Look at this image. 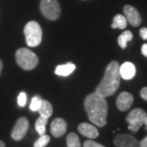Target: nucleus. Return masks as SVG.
<instances>
[{
    "label": "nucleus",
    "mask_w": 147,
    "mask_h": 147,
    "mask_svg": "<svg viewBox=\"0 0 147 147\" xmlns=\"http://www.w3.org/2000/svg\"><path fill=\"white\" fill-rule=\"evenodd\" d=\"M78 130L83 136L90 139H95L99 135L97 128L93 125L87 123H80L78 126Z\"/></svg>",
    "instance_id": "nucleus-13"
},
{
    "label": "nucleus",
    "mask_w": 147,
    "mask_h": 147,
    "mask_svg": "<svg viewBox=\"0 0 147 147\" xmlns=\"http://www.w3.org/2000/svg\"><path fill=\"white\" fill-rule=\"evenodd\" d=\"M39 115L46 119H49L53 115V109L52 104L47 100H42L40 108L38 110Z\"/></svg>",
    "instance_id": "nucleus-15"
},
{
    "label": "nucleus",
    "mask_w": 147,
    "mask_h": 147,
    "mask_svg": "<svg viewBox=\"0 0 147 147\" xmlns=\"http://www.w3.org/2000/svg\"><path fill=\"white\" fill-rule=\"evenodd\" d=\"M0 147H6L5 144H4V142H2L1 140H0Z\"/></svg>",
    "instance_id": "nucleus-30"
},
{
    "label": "nucleus",
    "mask_w": 147,
    "mask_h": 147,
    "mask_svg": "<svg viewBox=\"0 0 147 147\" xmlns=\"http://www.w3.org/2000/svg\"><path fill=\"white\" fill-rule=\"evenodd\" d=\"M119 64L116 61H111L105 69V74L95 92L101 96H110L119 89L120 84Z\"/></svg>",
    "instance_id": "nucleus-2"
},
{
    "label": "nucleus",
    "mask_w": 147,
    "mask_h": 147,
    "mask_svg": "<svg viewBox=\"0 0 147 147\" xmlns=\"http://www.w3.org/2000/svg\"><path fill=\"white\" fill-rule=\"evenodd\" d=\"M119 74L122 79L130 80L133 79L136 74V67L134 64L127 61L119 66Z\"/></svg>",
    "instance_id": "nucleus-12"
},
{
    "label": "nucleus",
    "mask_w": 147,
    "mask_h": 147,
    "mask_svg": "<svg viewBox=\"0 0 147 147\" xmlns=\"http://www.w3.org/2000/svg\"><path fill=\"white\" fill-rule=\"evenodd\" d=\"M146 115V111L141 108H136L131 110L126 117V122L129 125L128 129L136 133L144 124V120Z\"/></svg>",
    "instance_id": "nucleus-6"
},
{
    "label": "nucleus",
    "mask_w": 147,
    "mask_h": 147,
    "mask_svg": "<svg viewBox=\"0 0 147 147\" xmlns=\"http://www.w3.org/2000/svg\"><path fill=\"white\" fill-rule=\"evenodd\" d=\"M40 11L47 20L56 21L61 15V7L57 0H41Z\"/></svg>",
    "instance_id": "nucleus-5"
},
{
    "label": "nucleus",
    "mask_w": 147,
    "mask_h": 147,
    "mask_svg": "<svg viewBox=\"0 0 147 147\" xmlns=\"http://www.w3.org/2000/svg\"><path fill=\"white\" fill-rule=\"evenodd\" d=\"M139 146L147 147V136L146 137H144L141 142H139Z\"/></svg>",
    "instance_id": "nucleus-26"
},
{
    "label": "nucleus",
    "mask_w": 147,
    "mask_h": 147,
    "mask_svg": "<svg viewBox=\"0 0 147 147\" xmlns=\"http://www.w3.org/2000/svg\"><path fill=\"white\" fill-rule=\"evenodd\" d=\"M66 144L68 147H81L79 137L74 132H71L67 136Z\"/></svg>",
    "instance_id": "nucleus-19"
},
{
    "label": "nucleus",
    "mask_w": 147,
    "mask_h": 147,
    "mask_svg": "<svg viewBox=\"0 0 147 147\" xmlns=\"http://www.w3.org/2000/svg\"><path fill=\"white\" fill-rule=\"evenodd\" d=\"M26 44L29 47L38 46L42 38V30L40 25L37 21H29L24 29Z\"/></svg>",
    "instance_id": "nucleus-3"
},
{
    "label": "nucleus",
    "mask_w": 147,
    "mask_h": 147,
    "mask_svg": "<svg viewBox=\"0 0 147 147\" xmlns=\"http://www.w3.org/2000/svg\"><path fill=\"white\" fill-rule=\"evenodd\" d=\"M114 144L117 147H139V141L130 134H118L114 137Z\"/></svg>",
    "instance_id": "nucleus-8"
},
{
    "label": "nucleus",
    "mask_w": 147,
    "mask_h": 147,
    "mask_svg": "<svg viewBox=\"0 0 147 147\" xmlns=\"http://www.w3.org/2000/svg\"><path fill=\"white\" fill-rule=\"evenodd\" d=\"M144 124H145V126H146V130L147 131V115L146 116V118H145V120H144Z\"/></svg>",
    "instance_id": "nucleus-28"
},
{
    "label": "nucleus",
    "mask_w": 147,
    "mask_h": 147,
    "mask_svg": "<svg viewBox=\"0 0 147 147\" xmlns=\"http://www.w3.org/2000/svg\"><path fill=\"white\" fill-rule=\"evenodd\" d=\"M84 147H105L103 145H100L97 142L92 141V140H88L86 141L84 143Z\"/></svg>",
    "instance_id": "nucleus-23"
},
{
    "label": "nucleus",
    "mask_w": 147,
    "mask_h": 147,
    "mask_svg": "<svg viewBox=\"0 0 147 147\" xmlns=\"http://www.w3.org/2000/svg\"><path fill=\"white\" fill-rule=\"evenodd\" d=\"M42 99L41 98V96H34L33 98H32L31 102H30V109L32 111H38V109L40 108L41 104H42Z\"/></svg>",
    "instance_id": "nucleus-20"
},
{
    "label": "nucleus",
    "mask_w": 147,
    "mask_h": 147,
    "mask_svg": "<svg viewBox=\"0 0 147 147\" xmlns=\"http://www.w3.org/2000/svg\"><path fill=\"white\" fill-rule=\"evenodd\" d=\"M50 142V137L43 134L34 144V147H45Z\"/></svg>",
    "instance_id": "nucleus-21"
},
{
    "label": "nucleus",
    "mask_w": 147,
    "mask_h": 147,
    "mask_svg": "<svg viewBox=\"0 0 147 147\" xmlns=\"http://www.w3.org/2000/svg\"><path fill=\"white\" fill-rule=\"evenodd\" d=\"M140 36L142 39L147 40V27H143L140 30Z\"/></svg>",
    "instance_id": "nucleus-24"
},
{
    "label": "nucleus",
    "mask_w": 147,
    "mask_h": 147,
    "mask_svg": "<svg viewBox=\"0 0 147 147\" xmlns=\"http://www.w3.org/2000/svg\"><path fill=\"white\" fill-rule=\"evenodd\" d=\"M142 53L143 54L144 57H147V43L143 44L142 47Z\"/></svg>",
    "instance_id": "nucleus-27"
},
{
    "label": "nucleus",
    "mask_w": 147,
    "mask_h": 147,
    "mask_svg": "<svg viewBox=\"0 0 147 147\" xmlns=\"http://www.w3.org/2000/svg\"><path fill=\"white\" fill-rule=\"evenodd\" d=\"M26 93L25 92H21V93L19 94V96H18V97H17V103H18V105L21 107H24L26 105Z\"/></svg>",
    "instance_id": "nucleus-22"
},
{
    "label": "nucleus",
    "mask_w": 147,
    "mask_h": 147,
    "mask_svg": "<svg viewBox=\"0 0 147 147\" xmlns=\"http://www.w3.org/2000/svg\"><path fill=\"white\" fill-rule=\"evenodd\" d=\"M51 132L54 137H62L67 130V123L65 119L61 118H57L51 123Z\"/></svg>",
    "instance_id": "nucleus-11"
},
{
    "label": "nucleus",
    "mask_w": 147,
    "mask_h": 147,
    "mask_svg": "<svg viewBox=\"0 0 147 147\" xmlns=\"http://www.w3.org/2000/svg\"><path fill=\"white\" fill-rule=\"evenodd\" d=\"M132 38H133V35H132L131 31L126 30V31L123 32L118 38V44L120 46V47L124 49L127 47V42L131 41Z\"/></svg>",
    "instance_id": "nucleus-17"
},
{
    "label": "nucleus",
    "mask_w": 147,
    "mask_h": 147,
    "mask_svg": "<svg viewBox=\"0 0 147 147\" xmlns=\"http://www.w3.org/2000/svg\"><path fill=\"white\" fill-rule=\"evenodd\" d=\"M84 107L92 123L98 127L105 126L108 114V104L105 97L96 92L90 93L85 98Z\"/></svg>",
    "instance_id": "nucleus-1"
},
{
    "label": "nucleus",
    "mask_w": 147,
    "mask_h": 147,
    "mask_svg": "<svg viewBox=\"0 0 147 147\" xmlns=\"http://www.w3.org/2000/svg\"><path fill=\"white\" fill-rule=\"evenodd\" d=\"M123 12L126 16L127 21H128L132 26H139L142 23V16L139 11L131 5H125L123 7Z\"/></svg>",
    "instance_id": "nucleus-9"
},
{
    "label": "nucleus",
    "mask_w": 147,
    "mask_h": 147,
    "mask_svg": "<svg viewBox=\"0 0 147 147\" xmlns=\"http://www.w3.org/2000/svg\"><path fill=\"white\" fill-rule=\"evenodd\" d=\"M29 121L26 117H21L16 121V124L13 127L11 136L13 140L15 141H21L25 136L26 135V132L29 129Z\"/></svg>",
    "instance_id": "nucleus-7"
},
{
    "label": "nucleus",
    "mask_w": 147,
    "mask_h": 147,
    "mask_svg": "<svg viewBox=\"0 0 147 147\" xmlns=\"http://www.w3.org/2000/svg\"><path fill=\"white\" fill-rule=\"evenodd\" d=\"M3 61L0 60V75H1V73H2V70H3Z\"/></svg>",
    "instance_id": "nucleus-29"
},
{
    "label": "nucleus",
    "mask_w": 147,
    "mask_h": 147,
    "mask_svg": "<svg viewBox=\"0 0 147 147\" xmlns=\"http://www.w3.org/2000/svg\"><path fill=\"white\" fill-rule=\"evenodd\" d=\"M141 96L142 97V99L147 101V87L143 88L141 91Z\"/></svg>",
    "instance_id": "nucleus-25"
},
{
    "label": "nucleus",
    "mask_w": 147,
    "mask_h": 147,
    "mask_svg": "<svg viewBox=\"0 0 147 147\" xmlns=\"http://www.w3.org/2000/svg\"><path fill=\"white\" fill-rule=\"evenodd\" d=\"M16 60L18 65L23 69L31 70L37 66L38 58L36 54L28 48H20L16 51Z\"/></svg>",
    "instance_id": "nucleus-4"
},
{
    "label": "nucleus",
    "mask_w": 147,
    "mask_h": 147,
    "mask_svg": "<svg viewBox=\"0 0 147 147\" xmlns=\"http://www.w3.org/2000/svg\"><path fill=\"white\" fill-rule=\"evenodd\" d=\"M133 101H134V97L130 92H123L117 97L116 105L118 109L121 111H126L131 107Z\"/></svg>",
    "instance_id": "nucleus-10"
},
{
    "label": "nucleus",
    "mask_w": 147,
    "mask_h": 147,
    "mask_svg": "<svg viewBox=\"0 0 147 147\" xmlns=\"http://www.w3.org/2000/svg\"><path fill=\"white\" fill-rule=\"evenodd\" d=\"M48 119L43 118L39 116V118H38L35 123V130L39 134V136H42L43 134H45L46 132V125H47Z\"/></svg>",
    "instance_id": "nucleus-18"
},
{
    "label": "nucleus",
    "mask_w": 147,
    "mask_h": 147,
    "mask_svg": "<svg viewBox=\"0 0 147 147\" xmlns=\"http://www.w3.org/2000/svg\"><path fill=\"white\" fill-rule=\"evenodd\" d=\"M76 66L72 62H68L64 65H59L55 69V74L60 76H69L74 72Z\"/></svg>",
    "instance_id": "nucleus-14"
},
{
    "label": "nucleus",
    "mask_w": 147,
    "mask_h": 147,
    "mask_svg": "<svg viewBox=\"0 0 147 147\" xmlns=\"http://www.w3.org/2000/svg\"><path fill=\"white\" fill-rule=\"evenodd\" d=\"M127 22L126 17L121 14H117L113 19V23L111 25V27L113 29L123 30L127 27Z\"/></svg>",
    "instance_id": "nucleus-16"
}]
</instances>
